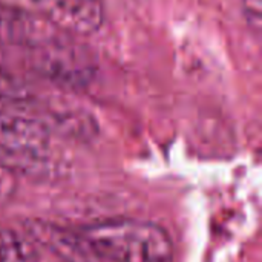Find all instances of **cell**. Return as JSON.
Instances as JSON below:
<instances>
[{
    "label": "cell",
    "mask_w": 262,
    "mask_h": 262,
    "mask_svg": "<svg viewBox=\"0 0 262 262\" xmlns=\"http://www.w3.org/2000/svg\"><path fill=\"white\" fill-rule=\"evenodd\" d=\"M91 250L112 262H172L173 244L158 224L138 220H114L78 230Z\"/></svg>",
    "instance_id": "cell-1"
},
{
    "label": "cell",
    "mask_w": 262,
    "mask_h": 262,
    "mask_svg": "<svg viewBox=\"0 0 262 262\" xmlns=\"http://www.w3.org/2000/svg\"><path fill=\"white\" fill-rule=\"evenodd\" d=\"M28 51L32 71L57 86L81 89L97 74V64L91 52L69 34H63Z\"/></svg>",
    "instance_id": "cell-2"
},
{
    "label": "cell",
    "mask_w": 262,
    "mask_h": 262,
    "mask_svg": "<svg viewBox=\"0 0 262 262\" xmlns=\"http://www.w3.org/2000/svg\"><path fill=\"white\" fill-rule=\"evenodd\" d=\"M0 5L41 17L71 35H89L104 21L101 0H0Z\"/></svg>",
    "instance_id": "cell-3"
},
{
    "label": "cell",
    "mask_w": 262,
    "mask_h": 262,
    "mask_svg": "<svg viewBox=\"0 0 262 262\" xmlns=\"http://www.w3.org/2000/svg\"><path fill=\"white\" fill-rule=\"evenodd\" d=\"M49 146L51 129L45 121L0 109V152L21 160L43 158Z\"/></svg>",
    "instance_id": "cell-4"
},
{
    "label": "cell",
    "mask_w": 262,
    "mask_h": 262,
    "mask_svg": "<svg viewBox=\"0 0 262 262\" xmlns=\"http://www.w3.org/2000/svg\"><path fill=\"white\" fill-rule=\"evenodd\" d=\"M63 34L68 32L58 29L41 17L0 5V41L31 49Z\"/></svg>",
    "instance_id": "cell-5"
},
{
    "label": "cell",
    "mask_w": 262,
    "mask_h": 262,
    "mask_svg": "<svg viewBox=\"0 0 262 262\" xmlns=\"http://www.w3.org/2000/svg\"><path fill=\"white\" fill-rule=\"evenodd\" d=\"M25 232L37 244L63 262H98L100 258L91 250L80 232H71L57 224L32 221Z\"/></svg>",
    "instance_id": "cell-6"
},
{
    "label": "cell",
    "mask_w": 262,
    "mask_h": 262,
    "mask_svg": "<svg viewBox=\"0 0 262 262\" xmlns=\"http://www.w3.org/2000/svg\"><path fill=\"white\" fill-rule=\"evenodd\" d=\"M40 249L25 232L0 230V262H38Z\"/></svg>",
    "instance_id": "cell-7"
},
{
    "label": "cell",
    "mask_w": 262,
    "mask_h": 262,
    "mask_svg": "<svg viewBox=\"0 0 262 262\" xmlns=\"http://www.w3.org/2000/svg\"><path fill=\"white\" fill-rule=\"evenodd\" d=\"M17 190V178L9 166L0 161V204L6 203Z\"/></svg>",
    "instance_id": "cell-8"
},
{
    "label": "cell",
    "mask_w": 262,
    "mask_h": 262,
    "mask_svg": "<svg viewBox=\"0 0 262 262\" xmlns=\"http://www.w3.org/2000/svg\"><path fill=\"white\" fill-rule=\"evenodd\" d=\"M261 0H243V12L246 21L255 34H259L261 31Z\"/></svg>",
    "instance_id": "cell-9"
}]
</instances>
